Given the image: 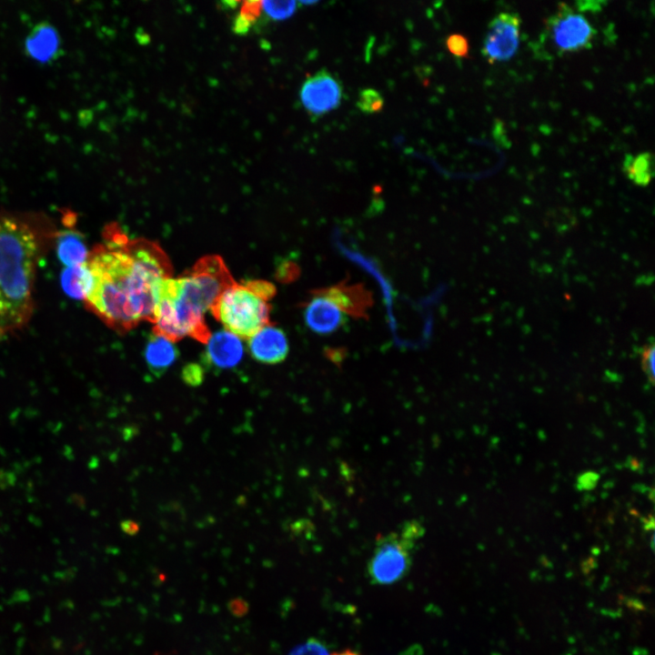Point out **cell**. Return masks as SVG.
I'll list each match as a JSON object with an SVG mask.
<instances>
[{
    "label": "cell",
    "mask_w": 655,
    "mask_h": 655,
    "mask_svg": "<svg viewBox=\"0 0 655 655\" xmlns=\"http://www.w3.org/2000/svg\"><path fill=\"white\" fill-rule=\"evenodd\" d=\"M103 238L84 263L86 307L120 334L152 323L160 284L172 274L167 255L154 241L129 238L117 225L106 227Z\"/></svg>",
    "instance_id": "1"
},
{
    "label": "cell",
    "mask_w": 655,
    "mask_h": 655,
    "mask_svg": "<svg viewBox=\"0 0 655 655\" xmlns=\"http://www.w3.org/2000/svg\"><path fill=\"white\" fill-rule=\"evenodd\" d=\"M55 237L41 213L0 211V341L29 323L37 265Z\"/></svg>",
    "instance_id": "2"
},
{
    "label": "cell",
    "mask_w": 655,
    "mask_h": 655,
    "mask_svg": "<svg viewBox=\"0 0 655 655\" xmlns=\"http://www.w3.org/2000/svg\"><path fill=\"white\" fill-rule=\"evenodd\" d=\"M235 282L217 255L201 257L179 277L164 279L154 309L153 333L174 343L189 337L206 344L211 334L205 314Z\"/></svg>",
    "instance_id": "3"
},
{
    "label": "cell",
    "mask_w": 655,
    "mask_h": 655,
    "mask_svg": "<svg viewBox=\"0 0 655 655\" xmlns=\"http://www.w3.org/2000/svg\"><path fill=\"white\" fill-rule=\"evenodd\" d=\"M276 292V287L266 280L235 282L222 292L210 312L227 330L249 338L269 324V300Z\"/></svg>",
    "instance_id": "4"
},
{
    "label": "cell",
    "mask_w": 655,
    "mask_h": 655,
    "mask_svg": "<svg viewBox=\"0 0 655 655\" xmlns=\"http://www.w3.org/2000/svg\"><path fill=\"white\" fill-rule=\"evenodd\" d=\"M424 531L419 520L410 519L398 529L379 536L368 565L371 581L388 585L404 578L411 567L414 549Z\"/></svg>",
    "instance_id": "5"
},
{
    "label": "cell",
    "mask_w": 655,
    "mask_h": 655,
    "mask_svg": "<svg viewBox=\"0 0 655 655\" xmlns=\"http://www.w3.org/2000/svg\"><path fill=\"white\" fill-rule=\"evenodd\" d=\"M596 30L580 10L566 3L559 4L545 21L540 43L557 56L591 48Z\"/></svg>",
    "instance_id": "6"
},
{
    "label": "cell",
    "mask_w": 655,
    "mask_h": 655,
    "mask_svg": "<svg viewBox=\"0 0 655 655\" xmlns=\"http://www.w3.org/2000/svg\"><path fill=\"white\" fill-rule=\"evenodd\" d=\"M521 19L517 13L500 12L489 22L481 54L490 65L508 62L520 43Z\"/></svg>",
    "instance_id": "7"
},
{
    "label": "cell",
    "mask_w": 655,
    "mask_h": 655,
    "mask_svg": "<svg viewBox=\"0 0 655 655\" xmlns=\"http://www.w3.org/2000/svg\"><path fill=\"white\" fill-rule=\"evenodd\" d=\"M341 83L327 70H319L307 77L299 91L300 102L313 118L338 108L342 101Z\"/></svg>",
    "instance_id": "8"
},
{
    "label": "cell",
    "mask_w": 655,
    "mask_h": 655,
    "mask_svg": "<svg viewBox=\"0 0 655 655\" xmlns=\"http://www.w3.org/2000/svg\"><path fill=\"white\" fill-rule=\"evenodd\" d=\"M313 293L327 297L343 313L355 317H364L373 304L371 292L362 284L340 282L319 288Z\"/></svg>",
    "instance_id": "9"
},
{
    "label": "cell",
    "mask_w": 655,
    "mask_h": 655,
    "mask_svg": "<svg viewBox=\"0 0 655 655\" xmlns=\"http://www.w3.org/2000/svg\"><path fill=\"white\" fill-rule=\"evenodd\" d=\"M248 350L257 361L273 365L286 359L289 345L285 332L268 324L248 338Z\"/></svg>",
    "instance_id": "10"
},
{
    "label": "cell",
    "mask_w": 655,
    "mask_h": 655,
    "mask_svg": "<svg viewBox=\"0 0 655 655\" xmlns=\"http://www.w3.org/2000/svg\"><path fill=\"white\" fill-rule=\"evenodd\" d=\"M307 327L316 334L330 335L345 323L343 312L327 297L313 293L304 310Z\"/></svg>",
    "instance_id": "11"
},
{
    "label": "cell",
    "mask_w": 655,
    "mask_h": 655,
    "mask_svg": "<svg viewBox=\"0 0 655 655\" xmlns=\"http://www.w3.org/2000/svg\"><path fill=\"white\" fill-rule=\"evenodd\" d=\"M206 345L205 362L217 368H233L243 358L244 347L240 338L227 329L210 335Z\"/></svg>",
    "instance_id": "12"
},
{
    "label": "cell",
    "mask_w": 655,
    "mask_h": 655,
    "mask_svg": "<svg viewBox=\"0 0 655 655\" xmlns=\"http://www.w3.org/2000/svg\"><path fill=\"white\" fill-rule=\"evenodd\" d=\"M60 49L57 30L46 22L35 25L25 40V50L29 56L40 63L55 58Z\"/></svg>",
    "instance_id": "13"
},
{
    "label": "cell",
    "mask_w": 655,
    "mask_h": 655,
    "mask_svg": "<svg viewBox=\"0 0 655 655\" xmlns=\"http://www.w3.org/2000/svg\"><path fill=\"white\" fill-rule=\"evenodd\" d=\"M178 356L175 343L166 338L152 334L146 345L145 358L150 372L161 377L176 360Z\"/></svg>",
    "instance_id": "14"
},
{
    "label": "cell",
    "mask_w": 655,
    "mask_h": 655,
    "mask_svg": "<svg viewBox=\"0 0 655 655\" xmlns=\"http://www.w3.org/2000/svg\"><path fill=\"white\" fill-rule=\"evenodd\" d=\"M55 237L56 254L66 267L82 265L86 261L89 251L80 233L75 230H64Z\"/></svg>",
    "instance_id": "15"
},
{
    "label": "cell",
    "mask_w": 655,
    "mask_h": 655,
    "mask_svg": "<svg viewBox=\"0 0 655 655\" xmlns=\"http://www.w3.org/2000/svg\"><path fill=\"white\" fill-rule=\"evenodd\" d=\"M625 176L639 186H647L654 176V158L650 152L627 154L622 162Z\"/></svg>",
    "instance_id": "16"
},
{
    "label": "cell",
    "mask_w": 655,
    "mask_h": 655,
    "mask_svg": "<svg viewBox=\"0 0 655 655\" xmlns=\"http://www.w3.org/2000/svg\"><path fill=\"white\" fill-rule=\"evenodd\" d=\"M262 13V1H244L239 13L233 20L232 30L235 34L245 35L257 21Z\"/></svg>",
    "instance_id": "17"
},
{
    "label": "cell",
    "mask_w": 655,
    "mask_h": 655,
    "mask_svg": "<svg viewBox=\"0 0 655 655\" xmlns=\"http://www.w3.org/2000/svg\"><path fill=\"white\" fill-rule=\"evenodd\" d=\"M84 264L66 267L61 274L63 290L73 298L83 299Z\"/></svg>",
    "instance_id": "18"
},
{
    "label": "cell",
    "mask_w": 655,
    "mask_h": 655,
    "mask_svg": "<svg viewBox=\"0 0 655 655\" xmlns=\"http://www.w3.org/2000/svg\"><path fill=\"white\" fill-rule=\"evenodd\" d=\"M356 105L365 114H377L384 108L385 100L378 90L368 87L359 92Z\"/></svg>",
    "instance_id": "19"
},
{
    "label": "cell",
    "mask_w": 655,
    "mask_h": 655,
    "mask_svg": "<svg viewBox=\"0 0 655 655\" xmlns=\"http://www.w3.org/2000/svg\"><path fill=\"white\" fill-rule=\"evenodd\" d=\"M262 9L273 20H285L297 10V2L295 1H263Z\"/></svg>",
    "instance_id": "20"
},
{
    "label": "cell",
    "mask_w": 655,
    "mask_h": 655,
    "mask_svg": "<svg viewBox=\"0 0 655 655\" xmlns=\"http://www.w3.org/2000/svg\"><path fill=\"white\" fill-rule=\"evenodd\" d=\"M448 51L454 56L458 58H468L469 56V42L468 38L458 33L449 35L445 41Z\"/></svg>",
    "instance_id": "21"
},
{
    "label": "cell",
    "mask_w": 655,
    "mask_h": 655,
    "mask_svg": "<svg viewBox=\"0 0 655 655\" xmlns=\"http://www.w3.org/2000/svg\"><path fill=\"white\" fill-rule=\"evenodd\" d=\"M654 343L651 341L640 349V364L648 382L654 384Z\"/></svg>",
    "instance_id": "22"
},
{
    "label": "cell",
    "mask_w": 655,
    "mask_h": 655,
    "mask_svg": "<svg viewBox=\"0 0 655 655\" xmlns=\"http://www.w3.org/2000/svg\"><path fill=\"white\" fill-rule=\"evenodd\" d=\"M182 380L190 387L200 386L204 381L205 370L196 363H188L182 368Z\"/></svg>",
    "instance_id": "23"
},
{
    "label": "cell",
    "mask_w": 655,
    "mask_h": 655,
    "mask_svg": "<svg viewBox=\"0 0 655 655\" xmlns=\"http://www.w3.org/2000/svg\"><path fill=\"white\" fill-rule=\"evenodd\" d=\"M289 655H329V653L321 642L309 640L295 648Z\"/></svg>",
    "instance_id": "24"
},
{
    "label": "cell",
    "mask_w": 655,
    "mask_h": 655,
    "mask_svg": "<svg viewBox=\"0 0 655 655\" xmlns=\"http://www.w3.org/2000/svg\"><path fill=\"white\" fill-rule=\"evenodd\" d=\"M401 655H423L420 648L412 647L405 650Z\"/></svg>",
    "instance_id": "25"
},
{
    "label": "cell",
    "mask_w": 655,
    "mask_h": 655,
    "mask_svg": "<svg viewBox=\"0 0 655 655\" xmlns=\"http://www.w3.org/2000/svg\"><path fill=\"white\" fill-rule=\"evenodd\" d=\"M333 655H358V654H357V653H355V652H352V651H350V650H346V651H343V652H340V653H336V654H333Z\"/></svg>",
    "instance_id": "26"
}]
</instances>
